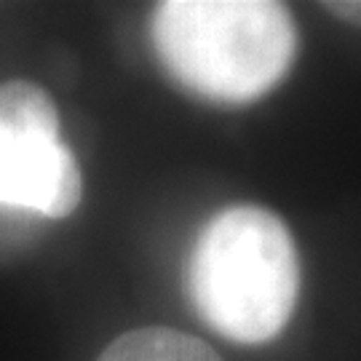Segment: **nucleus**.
I'll list each match as a JSON object with an SVG mask.
<instances>
[{
    "mask_svg": "<svg viewBox=\"0 0 361 361\" xmlns=\"http://www.w3.org/2000/svg\"><path fill=\"white\" fill-rule=\"evenodd\" d=\"M150 38L177 83L228 104L276 89L297 54L295 19L271 0H166L155 6Z\"/></svg>",
    "mask_w": 361,
    "mask_h": 361,
    "instance_id": "1",
    "label": "nucleus"
},
{
    "mask_svg": "<svg viewBox=\"0 0 361 361\" xmlns=\"http://www.w3.org/2000/svg\"><path fill=\"white\" fill-rule=\"evenodd\" d=\"M188 292L198 316L222 337L268 343L289 324L300 295L292 233L268 209H222L195 238Z\"/></svg>",
    "mask_w": 361,
    "mask_h": 361,
    "instance_id": "2",
    "label": "nucleus"
},
{
    "mask_svg": "<svg viewBox=\"0 0 361 361\" xmlns=\"http://www.w3.org/2000/svg\"><path fill=\"white\" fill-rule=\"evenodd\" d=\"M83 180L73 150L62 142L51 97L30 80L0 86V209L43 217L73 214Z\"/></svg>",
    "mask_w": 361,
    "mask_h": 361,
    "instance_id": "3",
    "label": "nucleus"
},
{
    "mask_svg": "<svg viewBox=\"0 0 361 361\" xmlns=\"http://www.w3.org/2000/svg\"><path fill=\"white\" fill-rule=\"evenodd\" d=\"M97 361H222L209 343L198 337L166 329L145 326L113 340Z\"/></svg>",
    "mask_w": 361,
    "mask_h": 361,
    "instance_id": "4",
    "label": "nucleus"
},
{
    "mask_svg": "<svg viewBox=\"0 0 361 361\" xmlns=\"http://www.w3.org/2000/svg\"><path fill=\"white\" fill-rule=\"evenodd\" d=\"M322 8L343 22L361 27V0H329V3H322Z\"/></svg>",
    "mask_w": 361,
    "mask_h": 361,
    "instance_id": "5",
    "label": "nucleus"
}]
</instances>
